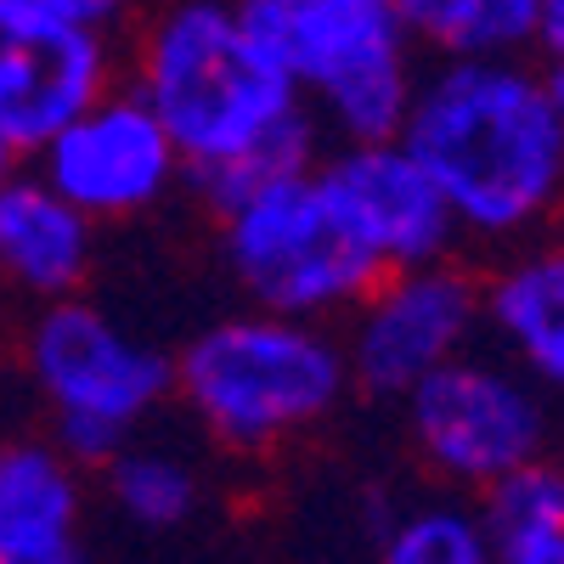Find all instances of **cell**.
<instances>
[{
    "instance_id": "cell-8",
    "label": "cell",
    "mask_w": 564,
    "mask_h": 564,
    "mask_svg": "<svg viewBox=\"0 0 564 564\" xmlns=\"http://www.w3.org/2000/svg\"><path fill=\"white\" fill-rule=\"evenodd\" d=\"M350 316V384L367 395H406L435 367L463 356L480 322V282L452 260L384 271L345 311Z\"/></svg>"
},
{
    "instance_id": "cell-9",
    "label": "cell",
    "mask_w": 564,
    "mask_h": 564,
    "mask_svg": "<svg viewBox=\"0 0 564 564\" xmlns=\"http://www.w3.org/2000/svg\"><path fill=\"white\" fill-rule=\"evenodd\" d=\"M34 175L52 181L74 209H85L102 226V220H130L164 204L175 193V181L186 175V164L164 119L148 108V97L135 85L130 90L113 85L108 97L74 113L34 153Z\"/></svg>"
},
{
    "instance_id": "cell-15",
    "label": "cell",
    "mask_w": 564,
    "mask_h": 564,
    "mask_svg": "<svg viewBox=\"0 0 564 564\" xmlns=\"http://www.w3.org/2000/svg\"><path fill=\"white\" fill-rule=\"evenodd\" d=\"M395 12L441 57H520L536 34V0H395Z\"/></svg>"
},
{
    "instance_id": "cell-20",
    "label": "cell",
    "mask_w": 564,
    "mask_h": 564,
    "mask_svg": "<svg viewBox=\"0 0 564 564\" xmlns=\"http://www.w3.org/2000/svg\"><path fill=\"white\" fill-rule=\"evenodd\" d=\"M497 564H564V531H542L531 542L497 547Z\"/></svg>"
},
{
    "instance_id": "cell-5",
    "label": "cell",
    "mask_w": 564,
    "mask_h": 564,
    "mask_svg": "<svg viewBox=\"0 0 564 564\" xmlns=\"http://www.w3.org/2000/svg\"><path fill=\"white\" fill-rule=\"evenodd\" d=\"M215 220L226 271L238 276L249 305L276 316H345L384 276V265L350 238L334 198L322 193L316 164L231 198L215 209Z\"/></svg>"
},
{
    "instance_id": "cell-17",
    "label": "cell",
    "mask_w": 564,
    "mask_h": 564,
    "mask_svg": "<svg viewBox=\"0 0 564 564\" xmlns=\"http://www.w3.org/2000/svg\"><path fill=\"white\" fill-rule=\"evenodd\" d=\"M480 525L491 536V553L497 547H513V542H531L542 531H564V475L553 463L531 457L520 468H508L486 486V508H480Z\"/></svg>"
},
{
    "instance_id": "cell-3",
    "label": "cell",
    "mask_w": 564,
    "mask_h": 564,
    "mask_svg": "<svg viewBox=\"0 0 564 564\" xmlns=\"http://www.w3.org/2000/svg\"><path fill=\"white\" fill-rule=\"evenodd\" d=\"M350 390L345 345L311 316L243 311L175 356V395L220 446L260 452L305 435Z\"/></svg>"
},
{
    "instance_id": "cell-13",
    "label": "cell",
    "mask_w": 564,
    "mask_h": 564,
    "mask_svg": "<svg viewBox=\"0 0 564 564\" xmlns=\"http://www.w3.org/2000/svg\"><path fill=\"white\" fill-rule=\"evenodd\" d=\"M480 316L531 379L564 395V243L508 260L480 289Z\"/></svg>"
},
{
    "instance_id": "cell-2",
    "label": "cell",
    "mask_w": 564,
    "mask_h": 564,
    "mask_svg": "<svg viewBox=\"0 0 564 564\" xmlns=\"http://www.w3.org/2000/svg\"><path fill=\"white\" fill-rule=\"evenodd\" d=\"M401 141L468 238H520L564 204V119L520 57H446L417 74Z\"/></svg>"
},
{
    "instance_id": "cell-4",
    "label": "cell",
    "mask_w": 564,
    "mask_h": 564,
    "mask_svg": "<svg viewBox=\"0 0 564 564\" xmlns=\"http://www.w3.org/2000/svg\"><path fill=\"white\" fill-rule=\"evenodd\" d=\"M231 7L249 34L282 57L311 113H322L345 141L401 135L417 90V40L395 0H231Z\"/></svg>"
},
{
    "instance_id": "cell-10",
    "label": "cell",
    "mask_w": 564,
    "mask_h": 564,
    "mask_svg": "<svg viewBox=\"0 0 564 564\" xmlns=\"http://www.w3.org/2000/svg\"><path fill=\"white\" fill-rule=\"evenodd\" d=\"M316 175L339 220L350 226V238L384 271L452 260V243L463 238L457 215L430 181V170L406 153L401 135L345 141L334 159L316 164Z\"/></svg>"
},
{
    "instance_id": "cell-1",
    "label": "cell",
    "mask_w": 564,
    "mask_h": 564,
    "mask_svg": "<svg viewBox=\"0 0 564 564\" xmlns=\"http://www.w3.org/2000/svg\"><path fill=\"white\" fill-rule=\"evenodd\" d=\"M135 90L209 209L316 164L305 90L231 0H164L135 45Z\"/></svg>"
},
{
    "instance_id": "cell-7",
    "label": "cell",
    "mask_w": 564,
    "mask_h": 564,
    "mask_svg": "<svg viewBox=\"0 0 564 564\" xmlns=\"http://www.w3.org/2000/svg\"><path fill=\"white\" fill-rule=\"evenodd\" d=\"M401 401H406L417 452L446 480L486 491L497 475L542 457L547 412L525 372H508L480 356H452L423 384H412Z\"/></svg>"
},
{
    "instance_id": "cell-21",
    "label": "cell",
    "mask_w": 564,
    "mask_h": 564,
    "mask_svg": "<svg viewBox=\"0 0 564 564\" xmlns=\"http://www.w3.org/2000/svg\"><path fill=\"white\" fill-rule=\"evenodd\" d=\"M531 45H542V57H564V0H536Z\"/></svg>"
},
{
    "instance_id": "cell-12",
    "label": "cell",
    "mask_w": 564,
    "mask_h": 564,
    "mask_svg": "<svg viewBox=\"0 0 564 564\" xmlns=\"http://www.w3.org/2000/svg\"><path fill=\"white\" fill-rule=\"evenodd\" d=\"M97 260V220L74 209L34 170L0 181V282H12L34 305L68 300L85 289Z\"/></svg>"
},
{
    "instance_id": "cell-11",
    "label": "cell",
    "mask_w": 564,
    "mask_h": 564,
    "mask_svg": "<svg viewBox=\"0 0 564 564\" xmlns=\"http://www.w3.org/2000/svg\"><path fill=\"white\" fill-rule=\"evenodd\" d=\"M113 90V45L102 29L63 23L0 0V124L18 153H40L74 113Z\"/></svg>"
},
{
    "instance_id": "cell-16",
    "label": "cell",
    "mask_w": 564,
    "mask_h": 564,
    "mask_svg": "<svg viewBox=\"0 0 564 564\" xmlns=\"http://www.w3.org/2000/svg\"><path fill=\"white\" fill-rule=\"evenodd\" d=\"M108 486L113 502L130 513L135 525H181L198 508V475L170 452L153 446H119L108 457Z\"/></svg>"
},
{
    "instance_id": "cell-22",
    "label": "cell",
    "mask_w": 564,
    "mask_h": 564,
    "mask_svg": "<svg viewBox=\"0 0 564 564\" xmlns=\"http://www.w3.org/2000/svg\"><path fill=\"white\" fill-rule=\"evenodd\" d=\"M0 564H90L74 542H52V547H34V553H12V558H0Z\"/></svg>"
},
{
    "instance_id": "cell-24",
    "label": "cell",
    "mask_w": 564,
    "mask_h": 564,
    "mask_svg": "<svg viewBox=\"0 0 564 564\" xmlns=\"http://www.w3.org/2000/svg\"><path fill=\"white\" fill-rule=\"evenodd\" d=\"M18 159H23V153H18V141L7 135V124H0V181L18 175Z\"/></svg>"
},
{
    "instance_id": "cell-23",
    "label": "cell",
    "mask_w": 564,
    "mask_h": 564,
    "mask_svg": "<svg viewBox=\"0 0 564 564\" xmlns=\"http://www.w3.org/2000/svg\"><path fill=\"white\" fill-rule=\"evenodd\" d=\"M542 85H547V102L564 119V57H542Z\"/></svg>"
},
{
    "instance_id": "cell-14",
    "label": "cell",
    "mask_w": 564,
    "mask_h": 564,
    "mask_svg": "<svg viewBox=\"0 0 564 564\" xmlns=\"http://www.w3.org/2000/svg\"><path fill=\"white\" fill-rule=\"evenodd\" d=\"M79 480L63 446L12 441L0 446V558L74 542Z\"/></svg>"
},
{
    "instance_id": "cell-18",
    "label": "cell",
    "mask_w": 564,
    "mask_h": 564,
    "mask_svg": "<svg viewBox=\"0 0 564 564\" xmlns=\"http://www.w3.org/2000/svg\"><path fill=\"white\" fill-rule=\"evenodd\" d=\"M384 564H497L480 513L463 508H417L390 525Z\"/></svg>"
},
{
    "instance_id": "cell-19",
    "label": "cell",
    "mask_w": 564,
    "mask_h": 564,
    "mask_svg": "<svg viewBox=\"0 0 564 564\" xmlns=\"http://www.w3.org/2000/svg\"><path fill=\"white\" fill-rule=\"evenodd\" d=\"M12 7L63 18V23H85V29H102V34H113L130 18V0H12Z\"/></svg>"
},
{
    "instance_id": "cell-6",
    "label": "cell",
    "mask_w": 564,
    "mask_h": 564,
    "mask_svg": "<svg viewBox=\"0 0 564 564\" xmlns=\"http://www.w3.org/2000/svg\"><path fill=\"white\" fill-rule=\"evenodd\" d=\"M23 367L57 417V446L74 463H108L124 435L175 390V361L90 305L45 300L23 334Z\"/></svg>"
}]
</instances>
